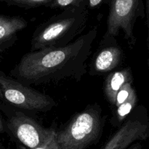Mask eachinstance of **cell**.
I'll use <instances>...</instances> for the list:
<instances>
[{
  "mask_svg": "<svg viewBox=\"0 0 149 149\" xmlns=\"http://www.w3.org/2000/svg\"><path fill=\"white\" fill-rule=\"evenodd\" d=\"M107 27L103 38H116L122 32L129 45L135 44V23L138 18L146 17L143 0H109Z\"/></svg>",
  "mask_w": 149,
  "mask_h": 149,
  "instance_id": "8992f818",
  "label": "cell"
},
{
  "mask_svg": "<svg viewBox=\"0 0 149 149\" xmlns=\"http://www.w3.org/2000/svg\"><path fill=\"white\" fill-rule=\"evenodd\" d=\"M87 6L70 7L37 26L32 35L30 51L65 46L81 36L86 29Z\"/></svg>",
  "mask_w": 149,
  "mask_h": 149,
  "instance_id": "7a4b0ae2",
  "label": "cell"
},
{
  "mask_svg": "<svg viewBox=\"0 0 149 149\" xmlns=\"http://www.w3.org/2000/svg\"><path fill=\"white\" fill-rule=\"evenodd\" d=\"M28 26V22L21 16L0 14V54L15 44L19 32Z\"/></svg>",
  "mask_w": 149,
  "mask_h": 149,
  "instance_id": "9c48e42d",
  "label": "cell"
},
{
  "mask_svg": "<svg viewBox=\"0 0 149 149\" xmlns=\"http://www.w3.org/2000/svg\"><path fill=\"white\" fill-rule=\"evenodd\" d=\"M123 58V51L118 45L116 38H102L99 49L92 59L90 74L102 75L111 72L122 64Z\"/></svg>",
  "mask_w": 149,
  "mask_h": 149,
  "instance_id": "ba28073f",
  "label": "cell"
},
{
  "mask_svg": "<svg viewBox=\"0 0 149 149\" xmlns=\"http://www.w3.org/2000/svg\"><path fill=\"white\" fill-rule=\"evenodd\" d=\"M144 6H145L146 18V23L148 24V10H149V0H145L144 1Z\"/></svg>",
  "mask_w": 149,
  "mask_h": 149,
  "instance_id": "e0dca14e",
  "label": "cell"
},
{
  "mask_svg": "<svg viewBox=\"0 0 149 149\" xmlns=\"http://www.w3.org/2000/svg\"><path fill=\"white\" fill-rule=\"evenodd\" d=\"M17 146V149H25L24 148L21 147V146ZM35 149H59L58 147V145H57L56 140H55V132L52 134V135L51 136L50 138H49L46 143H45L43 145H42L41 146H39V147L36 148Z\"/></svg>",
  "mask_w": 149,
  "mask_h": 149,
  "instance_id": "9a60e30c",
  "label": "cell"
},
{
  "mask_svg": "<svg viewBox=\"0 0 149 149\" xmlns=\"http://www.w3.org/2000/svg\"><path fill=\"white\" fill-rule=\"evenodd\" d=\"M0 104L23 112H47L57 106L51 96L0 71Z\"/></svg>",
  "mask_w": 149,
  "mask_h": 149,
  "instance_id": "277c9868",
  "label": "cell"
},
{
  "mask_svg": "<svg viewBox=\"0 0 149 149\" xmlns=\"http://www.w3.org/2000/svg\"><path fill=\"white\" fill-rule=\"evenodd\" d=\"M128 149H143V146L140 142H136L130 146Z\"/></svg>",
  "mask_w": 149,
  "mask_h": 149,
  "instance_id": "d6986e66",
  "label": "cell"
},
{
  "mask_svg": "<svg viewBox=\"0 0 149 149\" xmlns=\"http://www.w3.org/2000/svg\"><path fill=\"white\" fill-rule=\"evenodd\" d=\"M88 0H52L49 7L52 9H63L70 7L87 6Z\"/></svg>",
  "mask_w": 149,
  "mask_h": 149,
  "instance_id": "4fadbf2b",
  "label": "cell"
},
{
  "mask_svg": "<svg viewBox=\"0 0 149 149\" xmlns=\"http://www.w3.org/2000/svg\"><path fill=\"white\" fill-rule=\"evenodd\" d=\"M135 91V89L132 87V83H126L116 93V99H115L114 105H113L115 108H117L121 104L129 99L130 96Z\"/></svg>",
  "mask_w": 149,
  "mask_h": 149,
  "instance_id": "5bb4252c",
  "label": "cell"
},
{
  "mask_svg": "<svg viewBox=\"0 0 149 149\" xmlns=\"http://www.w3.org/2000/svg\"><path fill=\"white\" fill-rule=\"evenodd\" d=\"M0 133H6V128H5V123L4 120L0 115Z\"/></svg>",
  "mask_w": 149,
  "mask_h": 149,
  "instance_id": "ac0fdd59",
  "label": "cell"
},
{
  "mask_svg": "<svg viewBox=\"0 0 149 149\" xmlns=\"http://www.w3.org/2000/svg\"><path fill=\"white\" fill-rule=\"evenodd\" d=\"M97 36L94 26L65 46L30 51L10 71V76L27 86L64 79L80 81L87 72V61Z\"/></svg>",
  "mask_w": 149,
  "mask_h": 149,
  "instance_id": "6da1fadb",
  "label": "cell"
},
{
  "mask_svg": "<svg viewBox=\"0 0 149 149\" xmlns=\"http://www.w3.org/2000/svg\"><path fill=\"white\" fill-rule=\"evenodd\" d=\"M138 102V98L136 91L132 93L130 98L119 106L115 108L111 123L114 127H120L125 120L130 115V114L136 108Z\"/></svg>",
  "mask_w": 149,
  "mask_h": 149,
  "instance_id": "8fae6325",
  "label": "cell"
},
{
  "mask_svg": "<svg viewBox=\"0 0 149 149\" xmlns=\"http://www.w3.org/2000/svg\"><path fill=\"white\" fill-rule=\"evenodd\" d=\"M97 103L88 105L74 114L67 124L55 131L59 149H87L98 142L103 134L105 118Z\"/></svg>",
  "mask_w": 149,
  "mask_h": 149,
  "instance_id": "3957f363",
  "label": "cell"
},
{
  "mask_svg": "<svg viewBox=\"0 0 149 149\" xmlns=\"http://www.w3.org/2000/svg\"><path fill=\"white\" fill-rule=\"evenodd\" d=\"M149 136V120L144 107L135 108L102 149H128Z\"/></svg>",
  "mask_w": 149,
  "mask_h": 149,
  "instance_id": "52a82bcc",
  "label": "cell"
},
{
  "mask_svg": "<svg viewBox=\"0 0 149 149\" xmlns=\"http://www.w3.org/2000/svg\"><path fill=\"white\" fill-rule=\"evenodd\" d=\"M52 0H0V2H3L10 6H16L25 9L34 8V7L45 6L49 7Z\"/></svg>",
  "mask_w": 149,
  "mask_h": 149,
  "instance_id": "7c38bea8",
  "label": "cell"
},
{
  "mask_svg": "<svg viewBox=\"0 0 149 149\" xmlns=\"http://www.w3.org/2000/svg\"><path fill=\"white\" fill-rule=\"evenodd\" d=\"M0 149H10V148L7 147V146L4 145L3 143H0Z\"/></svg>",
  "mask_w": 149,
  "mask_h": 149,
  "instance_id": "ffe728a7",
  "label": "cell"
},
{
  "mask_svg": "<svg viewBox=\"0 0 149 149\" xmlns=\"http://www.w3.org/2000/svg\"><path fill=\"white\" fill-rule=\"evenodd\" d=\"M133 74L130 67L113 71L107 74L103 83V92L108 102L114 105L117 92L126 83H133Z\"/></svg>",
  "mask_w": 149,
  "mask_h": 149,
  "instance_id": "30bf717a",
  "label": "cell"
},
{
  "mask_svg": "<svg viewBox=\"0 0 149 149\" xmlns=\"http://www.w3.org/2000/svg\"><path fill=\"white\" fill-rule=\"evenodd\" d=\"M109 0H88L87 1V8L88 10L99 8L101 5L108 4Z\"/></svg>",
  "mask_w": 149,
  "mask_h": 149,
  "instance_id": "2e32d148",
  "label": "cell"
},
{
  "mask_svg": "<svg viewBox=\"0 0 149 149\" xmlns=\"http://www.w3.org/2000/svg\"><path fill=\"white\" fill-rule=\"evenodd\" d=\"M0 111L5 116L6 133L16 145L25 149H35L46 143L55 132L52 128H45L26 112L0 104Z\"/></svg>",
  "mask_w": 149,
  "mask_h": 149,
  "instance_id": "5b68a950",
  "label": "cell"
}]
</instances>
